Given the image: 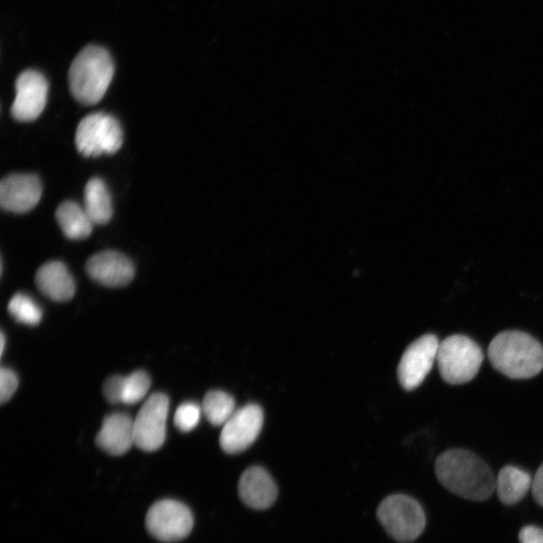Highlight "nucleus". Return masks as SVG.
Instances as JSON below:
<instances>
[{"label":"nucleus","instance_id":"f257e3e1","mask_svg":"<svg viewBox=\"0 0 543 543\" xmlns=\"http://www.w3.org/2000/svg\"><path fill=\"white\" fill-rule=\"evenodd\" d=\"M435 467L441 484L460 497L485 501L495 491L496 479L491 469L470 451H446L437 459Z\"/></svg>","mask_w":543,"mask_h":543},{"label":"nucleus","instance_id":"f03ea898","mask_svg":"<svg viewBox=\"0 0 543 543\" xmlns=\"http://www.w3.org/2000/svg\"><path fill=\"white\" fill-rule=\"evenodd\" d=\"M489 360L498 372L513 380L531 379L543 370V347L531 335L504 331L488 347Z\"/></svg>","mask_w":543,"mask_h":543},{"label":"nucleus","instance_id":"7ed1b4c3","mask_svg":"<svg viewBox=\"0 0 543 543\" xmlns=\"http://www.w3.org/2000/svg\"><path fill=\"white\" fill-rule=\"evenodd\" d=\"M115 67L109 52L99 46H87L73 61L68 75L73 97L83 105H95L105 96Z\"/></svg>","mask_w":543,"mask_h":543},{"label":"nucleus","instance_id":"20e7f679","mask_svg":"<svg viewBox=\"0 0 543 543\" xmlns=\"http://www.w3.org/2000/svg\"><path fill=\"white\" fill-rule=\"evenodd\" d=\"M484 360L480 346L465 335H452L440 342L437 364L442 379L459 386L471 382Z\"/></svg>","mask_w":543,"mask_h":543},{"label":"nucleus","instance_id":"39448f33","mask_svg":"<svg viewBox=\"0 0 543 543\" xmlns=\"http://www.w3.org/2000/svg\"><path fill=\"white\" fill-rule=\"evenodd\" d=\"M75 144L85 157L115 154L123 144L121 125L110 114L104 112L90 114L79 123Z\"/></svg>","mask_w":543,"mask_h":543},{"label":"nucleus","instance_id":"423d86ee","mask_svg":"<svg viewBox=\"0 0 543 543\" xmlns=\"http://www.w3.org/2000/svg\"><path fill=\"white\" fill-rule=\"evenodd\" d=\"M378 516L389 534L401 542L414 541L426 526L422 506L407 495L397 494L386 498L379 507Z\"/></svg>","mask_w":543,"mask_h":543},{"label":"nucleus","instance_id":"0eeeda50","mask_svg":"<svg viewBox=\"0 0 543 543\" xmlns=\"http://www.w3.org/2000/svg\"><path fill=\"white\" fill-rule=\"evenodd\" d=\"M149 533L164 542L186 538L194 527V517L188 506L175 500H161L150 507L146 515Z\"/></svg>","mask_w":543,"mask_h":543},{"label":"nucleus","instance_id":"6e6552de","mask_svg":"<svg viewBox=\"0 0 543 543\" xmlns=\"http://www.w3.org/2000/svg\"><path fill=\"white\" fill-rule=\"evenodd\" d=\"M439 345L436 335L425 334L406 349L398 367V379L406 391L423 384L437 361Z\"/></svg>","mask_w":543,"mask_h":543},{"label":"nucleus","instance_id":"1a4fd4ad","mask_svg":"<svg viewBox=\"0 0 543 543\" xmlns=\"http://www.w3.org/2000/svg\"><path fill=\"white\" fill-rule=\"evenodd\" d=\"M168 410L169 400L164 394L156 393L145 402L134 420V438L138 448L154 452L163 446Z\"/></svg>","mask_w":543,"mask_h":543},{"label":"nucleus","instance_id":"9d476101","mask_svg":"<svg viewBox=\"0 0 543 543\" xmlns=\"http://www.w3.org/2000/svg\"><path fill=\"white\" fill-rule=\"evenodd\" d=\"M264 424L260 406L250 404L235 412L224 425L220 437L222 449L229 454L247 450L258 439Z\"/></svg>","mask_w":543,"mask_h":543},{"label":"nucleus","instance_id":"9b49d317","mask_svg":"<svg viewBox=\"0 0 543 543\" xmlns=\"http://www.w3.org/2000/svg\"><path fill=\"white\" fill-rule=\"evenodd\" d=\"M16 92L11 110L13 117L20 122L38 119L48 101L49 84L45 76L35 70L23 72L17 79Z\"/></svg>","mask_w":543,"mask_h":543},{"label":"nucleus","instance_id":"f8f14e48","mask_svg":"<svg viewBox=\"0 0 543 543\" xmlns=\"http://www.w3.org/2000/svg\"><path fill=\"white\" fill-rule=\"evenodd\" d=\"M43 188L35 174H11L0 183V206L10 213L26 214L41 201Z\"/></svg>","mask_w":543,"mask_h":543},{"label":"nucleus","instance_id":"ddd939ff","mask_svg":"<svg viewBox=\"0 0 543 543\" xmlns=\"http://www.w3.org/2000/svg\"><path fill=\"white\" fill-rule=\"evenodd\" d=\"M88 275L97 283L108 287H124L131 283L135 268L130 259L115 251L92 256L87 264Z\"/></svg>","mask_w":543,"mask_h":543},{"label":"nucleus","instance_id":"4468645a","mask_svg":"<svg viewBox=\"0 0 543 543\" xmlns=\"http://www.w3.org/2000/svg\"><path fill=\"white\" fill-rule=\"evenodd\" d=\"M239 494L246 505L263 510L275 503L278 489L273 478L265 469L254 466L242 475Z\"/></svg>","mask_w":543,"mask_h":543},{"label":"nucleus","instance_id":"2eb2a0df","mask_svg":"<svg viewBox=\"0 0 543 543\" xmlns=\"http://www.w3.org/2000/svg\"><path fill=\"white\" fill-rule=\"evenodd\" d=\"M96 443L112 456L124 455L135 445L134 421L124 413L107 416L97 435Z\"/></svg>","mask_w":543,"mask_h":543},{"label":"nucleus","instance_id":"dca6fc26","mask_svg":"<svg viewBox=\"0 0 543 543\" xmlns=\"http://www.w3.org/2000/svg\"><path fill=\"white\" fill-rule=\"evenodd\" d=\"M39 290L57 302L71 300L76 292V284L65 264L52 261L43 265L36 274Z\"/></svg>","mask_w":543,"mask_h":543},{"label":"nucleus","instance_id":"f3484780","mask_svg":"<svg viewBox=\"0 0 543 543\" xmlns=\"http://www.w3.org/2000/svg\"><path fill=\"white\" fill-rule=\"evenodd\" d=\"M94 225H106L113 216L112 199L101 178H91L84 190L83 207Z\"/></svg>","mask_w":543,"mask_h":543},{"label":"nucleus","instance_id":"a211bd4d","mask_svg":"<svg viewBox=\"0 0 543 543\" xmlns=\"http://www.w3.org/2000/svg\"><path fill=\"white\" fill-rule=\"evenodd\" d=\"M56 219L64 235L71 240H84L92 234L94 224L85 209L77 203L61 204Z\"/></svg>","mask_w":543,"mask_h":543},{"label":"nucleus","instance_id":"6ab92c4d","mask_svg":"<svg viewBox=\"0 0 543 543\" xmlns=\"http://www.w3.org/2000/svg\"><path fill=\"white\" fill-rule=\"evenodd\" d=\"M532 480L528 473L513 466L504 467L495 484L499 499L506 505L522 500L531 488Z\"/></svg>","mask_w":543,"mask_h":543},{"label":"nucleus","instance_id":"aec40b11","mask_svg":"<svg viewBox=\"0 0 543 543\" xmlns=\"http://www.w3.org/2000/svg\"><path fill=\"white\" fill-rule=\"evenodd\" d=\"M203 413L214 426H224L236 412L234 398L221 391H213L206 395Z\"/></svg>","mask_w":543,"mask_h":543},{"label":"nucleus","instance_id":"412c9836","mask_svg":"<svg viewBox=\"0 0 543 543\" xmlns=\"http://www.w3.org/2000/svg\"><path fill=\"white\" fill-rule=\"evenodd\" d=\"M9 312L20 323L30 326L42 321L43 311L39 304L29 295L16 294L9 303Z\"/></svg>","mask_w":543,"mask_h":543},{"label":"nucleus","instance_id":"4be33fe9","mask_svg":"<svg viewBox=\"0 0 543 543\" xmlns=\"http://www.w3.org/2000/svg\"><path fill=\"white\" fill-rule=\"evenodd\" d=\"M150 387L151 380L145 372L138 371L128 377H124L121 404L135 405L139 403L145 398Z\"/></svg>","mask_w":543,"mask_h":543},{"label":"nucleus","instance_id":"5701e85b","mask_svg":"<svg viewBox=\"0 0 543 543\" xmlns=\"http://www.w3.org/2000/svg\"><path fill=\"white\" fill-rule=\"evenodd\" d=\"M203 409L195 403L180 405L174 416V425L181 432H191L200 423Z\"/></svg>","mask_w":543,"mask_h":543},{"label":"nucleus","instance_id":"b1692460","mask_svg":"<svg viewBox=\"0 0 543 543\" xmlns=\"http://www.w3.org/2000/svg\"><path fill=\"white\" fill-rule=\"evenodd\" d=\"M19 387L17 375L10 369L0 371V402L6 404L15 395Z\"/></svg>","mask_w":543,"mask_h":543},{"label":"nucleus","instance_id":"393cba45","mask_svg":"<svg viewBox=\"0 0 543 543\" xmlns=\"http://www.w3.org/2000/svg\"><path fill=\"white\" fill-rule=\"evenodd\" d=\"M123 378L121 376H113L104 384V396L110 404L122 403Z\"/></svg>","mask_w":543,"mask_h":543},{"label":"nucleus","instance_id":"a878e982","mask_svg":"<svg viewBox=\"0 0 543 543\" xmlns=\"http://www.w3.org/2000/svg\"><path fill=\"white\" fill-rule=\"evenodd\" d=\"M520 543H543V529L529 525L519 532Z\"/></svg>","mask_w":543,"mask_h":543},{"label":"nucleus","instance_id":"bb28decb","mask_svg":"<svg viewBox=\"0 0 543 543\" xmlns=\"http://www.w3.org/2000/svg\"><path fill=\"white\" fill-rule=\"evenodd\" d=\"M535 501L543 506V464L537 470L531 485Z\"/></svg>","mask_w":543,"mask_h":543},{"label":"nucleus","instance_id":"cd10ccee","mask_svg":"<svg viewBox=\"0 0 543 543\" xmlns=\"http://www.w3.org/2000/svg\"><path fill=\"white\" fill-rule=\"evenodd\" d=\"M5 346H6V336H5V333L3 332L2 333V349H0V350H2V355L5 352Z\"/></svg>","mask_w":543,"mask_h":543}]
</instances>
